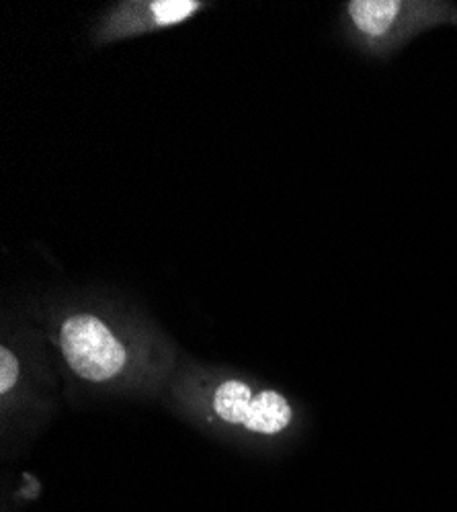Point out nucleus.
Wrapping results in <instances>:
<instances>
[{"instance_id": "7ed1b4c3", "label": "nucleus", "mask_w": 457, "mask_h": 512, "mask_svg": "<svg viewBox=\"0 0 457 512\" xmlns=\"http://www.w3.org/2000/svg\"><path fill=\"white\" fill-rule=\"evenodd\" d=\"M212 414L234 429L259 437H277L292 426V402L277 390H255L244 379H222L210 394Z\"/></svg>"}, {"instance_id": "f257e3e1", "label": "nucleus", "mask_w": 457, "mask_h": 512, "mask_svg": "<svg viewBox=\"0 0 457 512\" xmlns=\"http://www.w3.org/2000/svg\"><path fill=\"white\" fill-rule=\"evenodd\" d=\"M455 9L449 0H347L337 33L359 56L390 62L414 39L451 25Z\"/></svg>"}, {"instance_id": "20e7f679", "label": "nucleus", "mask_w": 457, "mask_h": 512, "mask_svg": "<svg viewBox=\"0 0 457 512\" xmlns=\"http://www.w3.org/2000/svg\"><path fill=\"white\" fill-rule=\"evenodd\" d=\"M210 7L203 0H121L97 17L91 41L95 48H105L119 41L166 31L193 21Z\"/></svg>"}, {"instance_id": "f03ea898", "label": "nucleus", "mask_w": 457, "mask_h": 512, "mask_svg": "<svg viewBox=\"0 0 457 512\" xmlns=\"http://www.w3.org/2000/svg\"><path fill=\"white\" fill-rule=\"evenodd\" d=\"M58 347L70 371L82 381L109 383L128 369V345L93 312L66 316L58 328Z\"/></svg>"}, {"instance_id": "39448f33", "label": "nucleus", "mask_w": 457, "mask_h": 512, "mask_svg": "<svg viewBox=\"0 0 457 512\" xmlns=\"http://www.w3.org/2000/svg\"><path fill=\"white\" fill-rule=\"evenodd\" d=\"M21 375V363L13 349L7 345L0 347V396H9Z\"/></svg>"}, {"instance_id": "423d86ee", "label": "nucleus", "mask_w": 457, "mask_h": 512, "mask_svg": "<svg viewBox=\"0 0 457 512\" xmlns=\"http://www.w3.org/2000/svg\"><path fill=\"white\" fill-rule=\"evenodd\" d=\"M451 25H455V27H457V9H455V13H453V19H451Z\"/></svg>"}]
</instances>
